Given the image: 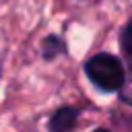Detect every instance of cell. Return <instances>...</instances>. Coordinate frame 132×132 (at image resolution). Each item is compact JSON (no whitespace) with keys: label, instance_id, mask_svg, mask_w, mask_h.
<instances>
[{"label":"cell","instance_id":"cell-1","mask_svg":"<svg viewBox=\"0 0 132 132\" xmlns=\"http://www.w3.org/2000/svg\"><path fill=\"white\" fill-rule=\"evenodd\" d=\"M82 70L101 93H120L126 87V66L116 54H93L85 62Z\"/></svg>","mask_w":132,"mask_h":132},{"label":"cell","instance_id":"cell-6","mask_svg":"<svg viewBox=\"0 0 132 132\" xmlns=\"http://www.w3.org/2000/svg\"><path fill=\"white\" fill-rule=\"evenodd\" d=\"M91 132H111V130H107V128H97V130H91Z\"/></svg>","mask_w":132,"mask_h":132},{"label":"cell","instance_id":"cell-3","mask_svg":"<svg viewBox=\"0 0 132 132\" xmlns=\"http://www.w3.org/2000/svg\"><path fill=\"white\" fill-rule=\"evenodd\" d=\"M64 54H68V47L62 41V37H58L54 33L43 37V41H41V56H43V60L52 62V60H56L58 56H64Z\"/></svg>","mask_w":132,"mask_h":132},{"label":"cell","instance_id":"cell-2","mask_svg":"<svg viewBox=\"0 0 132 132\" xmlns=\"http://www.w3.org/2000/svg\"><path fill=\"white\" fill-rule=\"evenodd\" d=\"M82 109L74 107V105H60L58 109L52 111V116L47 118V130L50 132H70L78 118H80Z\"/></svg>","mask_w":132,"mask_h":132},{"label":"cell","instance_id":"cell-4","mask_svg":"<svg viewBox=\"0 0 132 132\" xmlns=\"http://www.w3.org/2000/svg\"><path fill=\"white\" fill-rule=\"evenodd\" d=\"M130 31H132V23H126L124 27H122V31H120V45H122V50H124V56H126V60H130V56H132V52H130Z\"/></svg>","mask_w":132,"mask_h":132},{"label":"cell","instance_id":"cell-5","mask_svg":"<svg viewBox=\"0 0 132 132\" xmlns=\"http://www.w3.org/2000/svg\"><path fill=\"white\" fill-rule=\"evenodd\" d=\"M2 68H4V60H2V56H0V78H2Z\"/></svg>","mask_w":132,"mask_h":132}]
</instances>
